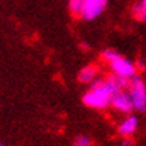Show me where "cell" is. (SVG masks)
Here are the masks:
<instances>
[{
    "label": "cell",
    "instance_id": "2",
    "mask_svg": "<svg viewBox=\"0 0 146 146\" xmlns=\"http://www.w3.org/2000/svg\"><path fill=\"white\" fill-rule=\"evenodd\" d=\"M127 93L130 95L131 103H133V110L138 113H145L146 111V82L141 76L135 75L131 79H129Z\"/></svg>",
    "mask_w": 146,
    "mask_h": 146
},
{
    "label": "cell",
    "instance_id": "6",
    "mask_svg": "<svg viewBox=\"0 0 146 146\" xmlns=\"http://www.w3.org/2000/svg\"><path fill=\"white\" fill-rule=\"evenodd\" d=\"M138 129V118L133 114H129L118 125V134L121 137H131Z\"/></svg>",
    "mask_w": 146,
    "mask_h": 146
},
{
    "label": "cell",
    "instance_id": "11",
    "mask_svg": "<svg viewBox=\"0 0 146 146\" xmlns=\"http://www.w3.org/2000/svg\"><path fill=\"white\" fill-rule=\"evenodd\" d=\"M134 16L139 20V22H146V9H143L139 4H135L133 8Z\"/></svg>",
    "mask_w": 146,
    "mask_h": 146
},
{
    "label": "cell",
    "instance_id": "7",
    "mask_svg": "<svg viewBox=\"0 0 146 146\" xmlns=\"http://www.w3.org/2000/svg\"><path fill=\"white\" fill-rule=\"evenodd\" d=\"M98 78V68L94 64H89V66L83 67L78 74V79L82 83H91L94 79Z\"/></svg>",
    "mask_w": 146,
    "mask_h": 146
},
{
    "label": "cell",
    "instance_id": "1",
    "mask_svg": "<svg viewBox=\"0 0 146 146\" xmlns=\"http://www.w3.org/2000/svg\"><path fill=\"white\" fill-rule=\"evenodd\" d=\"M127 84L129 79L117 74H111L107 78H97L90 83V89L84 93L83 103L90 109H106L110 106L113 95L127 87Z\"/></svg>",
    "mask_w": 146,
    "mask_h": 146
},
{
    "label": "cell",
    "instance_id": "12",
    "mask_svg": "<svg viewBox=\"0 0 146 146\" xmlns=\"http://www.w3.org/2000/svg\"><path fill=\"white\" fill-rule=\"evenodd\" d=\"M134 141L130 137H123V141H122V146H133Z\"/></svg>",
    "mask_w": 146,
    "mask_h": 146
},
{
    "label": "cell",
    "instance_id": "13",
    "mask_svg": "<svg viewBox=\"0 0 146 146\" xmlns=\"http://www.w3.org/2000/svg\"><path fill=\"white\" fill-rule=\"evenodd\" d=\"M135 64H137V68H139V70H143V68H146V62H145V60H138Z\"/></svg>",
    "mask_w": 146,
    "mask_h": 146
},
{
    "label": "cell",
    "instance_id": "14",
    "mask_svg": "<svg viewBox=\"0 0 146 146\" xmlns=\"http://www.w3.org/2000/svg\"><path fill=\"white\" fill-rule=\"evenodd\" d=\"M138 4L141 5V7H142L143 9H146V0H141V1H139Z\"/></svg>",
    "mask_w": 146,
    "mask_h": 146
},
{
    "label": "cell",
    "instance_id": "3",
    "mask_svg": "<svg viewBox=\"0 0 146 146\" xmlns=\"http://www.w3.org/2000/svg\"><path fill=\"white\" fill-rule=\"evenodd\" d=\"M113 74H117L119 76H123L126 79H131L133 76L137 75V64L134 62H131L127 58H123L122 55H119L118 58L113 59L111 62L107 63Z\"/></svg>",
    "mask_w": 146,
    "mask_h": 146
},
{
    "label": "cell",
    "instance_id": "15",
    "mask_svg": "<svg viewBox=\"0 0 146 146\" xmlns=\"http://www.w3.org/2000/svg\"><path fill=\"white\" fill-rule=\"evenodd\" d=\"M0 146H4V145H3V143H1V142H0Z\"/></svg>",
    "mask_w": 146,
    "mask_h": 146
},
{
    "label": "cell",
    "instance_id": "10",
    "mask_svg": "<svg viewBox=\"0 0 146 146\" xmlns=\"http://www.w3.org/2000/svg\"><path fill=\"white\" fill-rule=\"evenodd\" d=\"M72 146H93V141L87 135H78L74 139Z\"/></svg>",
    "mask_w": 146,
    "mask_h": 146
},
{
    "label": "cell",
    "instance_id": "4",
    "mask_svg": "<svg viewBox=\"0 0 146 146\" xmlns=\"http://www.w3.org/2000/svg\"><path fill=\"white\" fill-rule=\"evenodd\" d=\"M107 1L109 0H83V7L79 16L87 22L99 18L106 9Z\"/></svg>",
    "mask_w": 146,
    "mask_h": 146
},
{
    "label": "cell",
    "instance_id": "9",
    "mask_svg": "<svg viewBox=\"0 0 146 146\" xmlns=\"http://www.w3.org/2000/svg\"><path fill=\"white\" fill-rule=\"evenodd\" d=\"M119 55L121 54L118 52V51H115V50H113V48H107V50H105V51L102 52V59H103L106 63H109V62H111L113 59L118 58Z\"/></svg>",
    "mask_w": 146,
    "mask_h": 146
},
{
    "label": "cell",
    "instance_id": "8",
    "mask_svg": "<svg viewBox=\"0 0 146 146\" xmlns=\"http://www.w3.org/2000/svg\"><path fill=\"white\" fill-rule=\"evenodd\" d=\"M83 7V0H68V8L74 15H80Z\"/></svg>",
    "mask_w": 146,
    "mask_h": 146
},
{
    "label": "cell",
    "instance_id": "5",
    "mask_svg": "<svg viewBox=\"0 0 146 146\" xmlns=\"http://www.w3.org/2000/svg\"><path fill=\"white\" fill-rule=\"evenodd\" d=\"M110 106L113 107L115 111L121 113V114H130L131 111H134L130 95H129V93L125 91V90H119V91H117V93L113 95Z\"/></svg>",
    "mask_w": 146,
    "mask_h": 146
}]
</instances>
